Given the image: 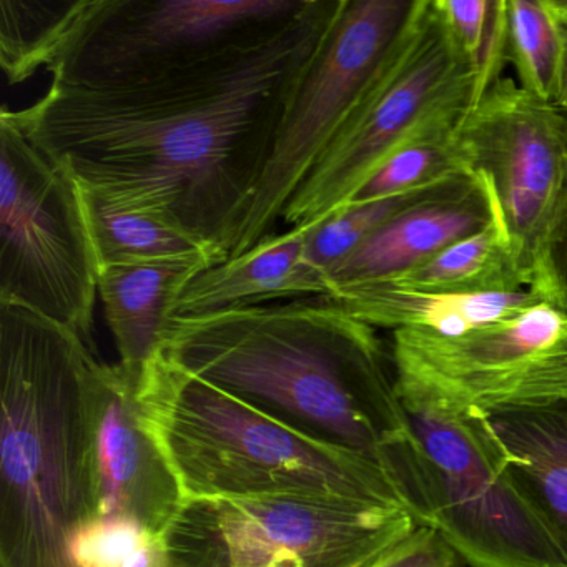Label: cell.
<instances>
[{
	"label": "cell",
	"mask_w": 567,
	"mask_h": 567,
	"mask_svg": "<svg viewBox=\"0 0 567 567\" xmlns=\"http://www.w3.org/2000/svg\"><path fill=\"white\" fill-rule=\"evenodd\" d=\"M557 107L567 114V69L566 79H564L563 92H560V99L559 102H557Z\"/></svg>",
	"instance_id": "f1b7e54d"
},
{
	"label": "cell",
	"mask_w": 567,
	"mask_h": 567,
	"mask_svg": "<svg viewBox=\"0 0 567 567\" xmlns=\"http://www.w3.org/2000/svg\"><path fill=\"white\" fill-rule=\"evenodd\" d=\"M421 527L410 511L328 496L185 503L172 567H370Z\"/></svg>",
	"instance_id": "8992f818"
},
{
	"label": "cell",
	"mask_w": 567,
	"mask_h": 567,
	"mask_svg": "<svg viewBox=\"0 0 567 567\" xmlns=\"http://www.w3.org/2000/svg\"><path fill=\"white\" fill-rule=\"evenodd\" d=\"M327 298L370 327L427 331L441 337H461L499 323L546 300L530 290L431 293L401 287L391 280L334 287Z\"/></svg>",
	"instance_id": "e0dca14e"
},
{
	"label": "cell",
	"mask_w": 567,
	"mask_h": 567,
	"mask_svg": "<svg viewBox=\"0 0 567 567\" xmlns=\"http://www.w3.org/2000/svg\"><path fill=\"white\" fill-rule=\"evenodd\" d=\"M137 394L185 503L328 496L410 511L396 477L377 461L313 440L162 353L138 380Z\"/></svg>",
	"instance_id": "277c9868"
},
{
	"label": "cell",
	"mask_w": 567,
	"mask_h": 567,
	"mask_svg": "<svg viewBox=\"0 0 567 567\" xmlns=\"http://www.w3.org/2000/svg\"><path fill=\"white\" fill-rule=\"evenodd\" d=\"M477 71L457 48L437 0H413L410 16L343 127L284 212L311 225L351 204L404 145L457 128L476 107Z\"/></svg>",
	"instance_id": "5b68a950"
},
{
	"label": "cell",
	"mask_w": 567,
	"mask_h": 567,
	"mask_svg": "<svg viewBox=\"0 0 567 567\" xmlns=\"http://www.w3.org/2000/svg\"><path fill=\"white\" fill-rule=\"evenodd\" d=\"M137 384L121 363L95 360L92 367L89 411L97 494L95 523L118 520L145 533L165 534L185 499L174 471L145 426Z\"/></svg>",
	"instance_id": "4fadbf2b"
},
{
	"label": "cell",
	"mask_w": 567,
	"mask_h": 567,
	"mask_svg": "<svg viewBox=\"0 0 567 567\" xmlns=\"http://www.w3.org/2000/svg\"><path fill=\"white\" fill-rule=\"evenodd\" d=\"M411 8L413 0H343L337 21L291 95L230 257L271 235L295 192L343 127Z\"/></svg>",
	"instance_id": "8fae6325"
},
{
	"label": "cell",
	"mask_w": 567,
	"mask_h": 567,
	"mask_svg": "<svg viewBox=\"0 0 567 567\" xmlns=\"http://www.w3.org/2000/svg\"><path fill=\"white\" fill-rule=\"evenodd\" d=\"M456 131L424 135L394 152L351 202L383 200L470 177L457 151Z\"/></svg>",
	"instance_id": "603a6c76"
},
{
	"label": "cell",
	"mask_w": 567,
	"mask_h": 567,
	"mask_svg": "<svg viewBox=\"0 0 567 567\" xmlns=\"http://www.w3.org/2000/svg\"><path fill=\"white\" fill-rule=\"evenodd\" d=\"M227 260L212 250L172 255L99 270V295L114 334L121 364L141 380L161 354L185 288L207 268Z\"/></svg>",
	"instance_id": "9a60e30c"
},
{
	"label": "cell",
	"mask_w": 567,
	"mask_h": 567,
	"mask_svg": "<svg viewBox=\"0 0 567 567\" xmlns=\"http://www.w3.org/2000/svg\"><path fill=\"white\" fill-rule=\"evenodd\" d=\"M162 357L280 423L386 467L420 526L430 460L388 371L377 328L327 297L174 317Z\"/></svg>",
	"instance_id": "7a4b0ae2"
},
{
	"label": "cell",
	"mask_w": 567,
	"mask_h": 567,
	"mask_svg": "<svg viewBox=\"0 0 567 567\" xmlns=\"http://www.w3.org/2000/svg\"><path fill=\"white\" fill-rule=\"evenodd\" d=\"M343 8L307 0L277 28L137 84L51 81L2 114L78 184L154 208L230 257L305 69Z\"/></svg>",
	"instance_id": "6da1fadb"
},
{
	"label": "cell",
	"mask_w": 567,
	"mask_h": 567,
	"mask_svg": "<svg viewBox=\"0 0 567 567\" xmlns=\"http://www.w3.org/2000/svg\"><path fill=\"white\" fill-rule=\"evenodd\" d=\"M307 0H87L48 69L85 87L137 84L250 41L293 18Z\"/></svg>",
	"instance_id": "30bf717a"
},
{
	"label": "cell",
	"mask_w": 567,
	"mask_h": 567,
	"mask_svg": "<svg viewBox=\"0 0 567 567\" xmlns=\"http://www.w3.org/2000/svg\"><path fill=\"white\" fill-rule=\"evenodd\" d=\"M527 290L554 303V234L567 188V114L501 78L456 131Z\"/></svg>",
	"instance_id": "9c48e42d"
},
{
	"label": "cell",
	"mask_w": 567,
	"mask_h": 567,
	"mask_svg": "<svg viewBox=\"0 0 567 567\" xmlns=\"http://www.w3.org/2000/svg\"><path fill=\"white\" fill-rule=\"evenodd\" d=\"M550 6H553L554 14H556L557 21H559L567 42V0H550Z\"/></svg>",
	"instance_id": "83f0119b"
},
{
	"label": "cell",
	"mask_w": 567,
	"mask_h": 567,
	"mask_svg": "<svg viewBox=\"0 0 567 567\" xmlns=\"http://www.w3.org/2000/svg\"><path fill=\"white\" fill-rule=\"evenodd\" d=\"M310 227L268 235L250 250L202 271L182 293L175 317L261 307L281 298L328 297L330 280L305 257Z\"/></svg>",
	"instance_id": "2e32d148"
},
{
	"label": "cell",
	"mask_w": 567,
	"mask_h": 567,
	"mask_svg": "<svg viewBox=\"0 0 567 567\" xmlns=\"http://www.w3.org/2000/svg\"><path fill=\"white\" fill-rule=\"evenodd\" d=\"M431 293L474 295L527 290L509 244L496 221L444 248L413 270L388 278Z\"/></svg>",
	"instance_id": "ffe728a7"
},
{
	"label": "cell",
	"mask_w": 567,
	"mask_h": 567,
	"mask_svg": "<svg viewBox=\"0 0 567 567\" xmlns=\"http://www.w3.org/2000/svg\"><path fill=\"white\" fill-rule=\"evenodd\" d=\"M398 391L481 413L567 400V313L544 300L461 337L393 331Z\"/></svg>",
	"instance_id": "7c38bea8"
},
{
	"label": "cell",
	"mask_w": 567,
	"mask_h": 567,
	"mask_svg": "<svg viewBox=\"0 0 567 567\" xmlns=\"http://www.w3.org/2000/svg\"><path fill=\"white\" fill-rule=\"evenodd\" d=\"M87 8V0H0V68L11 84L48 71Z\"/></svg>",
	"instance_id": "44dd1931"
},
{
	"label": "cell",
	"mask_w": 567,
	"mask_h": 567,
	"mask_svg": "<svg viewBox=\"0 0 567 567\" xmlns=\"http://www.w3.org/2000/svg\"><path fill=\"white\" fill-rule=\"evenodd\" d=\"M94 363L75 331L0 301V567H82L97 514Z\"/></svg>",
	"instance_id": "3957f363"
},
{
	"label": "cell",
	"mask_w": 567,
	"mask_h": 567,
	"mask_svg": "<svg viewBox=\"0 0 567 567\" xmlns=\"http://www.w3.org/2000/svg\"><path fill=\"white\" fill-rule=\"evenodd\" d=\"M550 268H553L554 305L567 313V188L556 234H554Z\"/></svg>",
	"instance_id": "4316f807"
},
{
	"label": "cell",
	"mask_w": 567,
	"mask_h": 567,
	"mask_svg": "<svg viewBox=\"0 0 567 567\" xmlns=\"http://www.w3.org/2000/svg\"><path fill=\"white\" fill-rule=\"evenodd\" d=\"M370 567H463V560L436 530L421 526Z\"/></svg>",
	"instance_id": "484cf974"
},
{
	"label": "cell",
	"mask_w": 567,
	"mask_h": 567,
	"mask_svg": "<svg viewBox=\"0 0 567 567\" xmlns=\"http://www.w3.org/2000/svg\"><path fill=\"white\" fill-rule=\"evenodd\" d=\"M437 4L457 48L477 71L491 31L493 0H437Z\"/></svg>",
	"instance_id": "d4e9b609"
},
{
	"label": "cell",
	"mask_w": 567,
	"mask_h": 567,
	"mask_svg": "<svg viewBox=\"0 0 567 567\" xmlns=\"http://www.w3.org/2000/svg\"><path fill=\"white\" fill-rule=\"evenodd\" d=\"M78 185L99 270L198 250L217 251L162 212L127 204L97 188Z\"/></svg>",
	"instance_id": "d6986e66"
},
{
	"label": "cell",
	"mask_w": 567,
	"mask_h": 567,
	"mask_svg": "<svg viewBox=\"0 0 567 567\" xmlns=\"http://www.w3.org/2000/svg\"><path fill=\"white\" fill-rule=\"evenodd\" d=\"M507 474L567 557V400L486 413Z\"/></svg>",
	"instance_id": "ac0fdd59"
},
{
	"label": "cell",
	"mask_w": 567,
	"mask_h": 567,
	"mask_svg": "<svg viewBox=\"0 0 567 567\" xmlns=\"http://www.w3.org/2000/svg\"><path fill=\"white\" fill-rule=\"evenodd\" d=\"M99 267L78 182L0 112V301L92 343Z\"/></svg>",
	"instance_id": "ba28073f"
},
{
	"label": "cell",
	"mask_w": 567,
	"mask_h": 567,
	"mask_svg": "<svg viewBox=\"0 0 567 567\" xmlns=\"http://www.w3.org/2000/svg\"><path fill=\"white\" fill-rule=\"evenodd\" d=\"M430 460V524L470 567H567V557L507 474L486 414L396 391Z\"/></svg>",
	"instance_id": "52a82bcc"
},
{
	"label": "cell",
	"mask_w": 567,
	"mask_h": 567,
	"mask_svg": "<svg viewBox=\"0 0 567 567\" xmlns=\"http://www.w3.org/2000/svg\"><path fill=\"white\" fill-rule=\"evenodd\" d=\"M493 221V205L473 177L461 178L388 221L337 270L331 288L388 280L420 267Z\"/></svg>",
	"instance_id": "5bb4252c"
},
{
	"label": "cell",
	"mask_w": 567,
	"mask_h": 567,
	"mask_svg": "<svg viewBox=\"0 0 567 567\" xmlns=\"http://www.w3.org/2000/svg\"><path fill=\"white\" fill-rule=\"evenodd\" d=\"M444 187L446 185L431 188V190L383 198V200L351 202V204L344 205L330 217L311 224L307 237V248H305L308 264L323 271L330 280L331 271L337 270L350 255H353L388 221L393 220L408 208L433 197Z\"/></svg>",
	"instance_id": "cb8c5ba5"
},
{
	"label": "cell",
	"mask_w": 567,
	"mask_h": 567,
	"mask_svg": "<svg viewBox=\"0 0 567 567\" xmlns=\"http://www.w3.org/2000/svg\"><path fill=\"white\" fill-rule=\"evenodd\" d=\"M509 62L517 84L557 105L567 69V42L550 0H507Z\"/></svg>",
	"instance_id": "7402d4cb"
}]
</instances>
